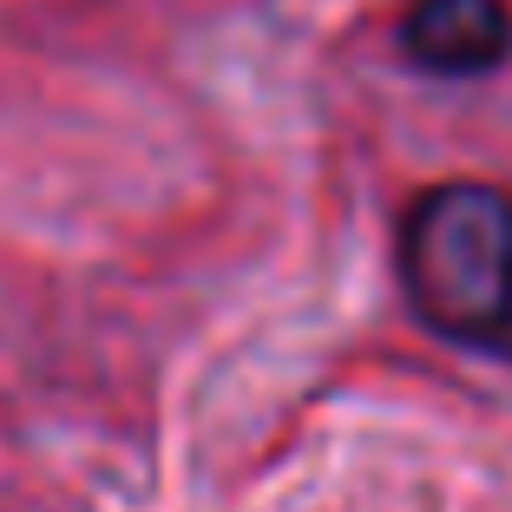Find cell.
<instances>
[{
    "label": "cell",
    "mask_w": 512,
    "mask_h": 512,
    "mask_svg": "<svg viewBox=\"0 0 512 512\" xmlns=\"http://www.w3.org/2000/svg\"><path fill=\"white\" fill-rule=\"evenodd\" d=\"M401 53L427 79H486L512 53L506 0H414L401 14Z\"/></svg>",
    "instance_id": "2"
},
{
    "label": "cell",
    "mask_w": 512,
    "mask_h": 512,
    "mask_svg": "<svg viewBox=\"0 0 512 512\" xmlns=\"http://www.w3.org/2000/svg\"><path fill=\"white\" fill-rule=\"evenodd\" d=\"M394 276L427 335L467 355H512V191L434 184L394 230Z\"/></svg>",
    "instance_id": "1"
}]
</instances>
